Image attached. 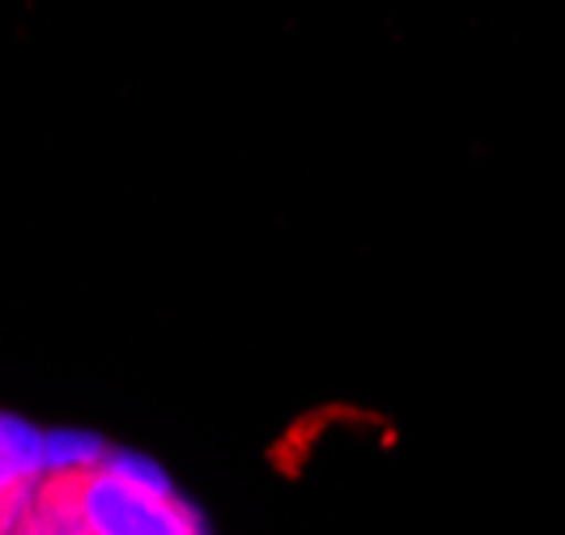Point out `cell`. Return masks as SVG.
<instances>
[{
    "label": "cell",
    "instance_id": "obj_1",
    "mask_svg": "<svg viewBox=\"0 0 565 535\" xmlns=\"http://www.w3.org/2000/svg\"><path fill=\"white\" fill-rule=\"evenodd\" d=\"M18 535H204V527L153 472L94 454L39 477Z\"/></svg>",
    "mask_w": 565,
    "mask_h": 535
},
{
    "label": "cell",
    "instance_id": "obj_2",
    "mask_svg": "<svg viewBox=\"0 0 565 535\" xmlns=\"http://www.w3.org/2000/svg\"><path fill=\"white\" fill-rule=\"evenodd\" d=\"M47 468L39 463V447L22 425L0 417V535H18L26 523L30 497Z\"/></svg>",
    "mask_w": 565,
    "mask_h": 535
}]
</instances>
